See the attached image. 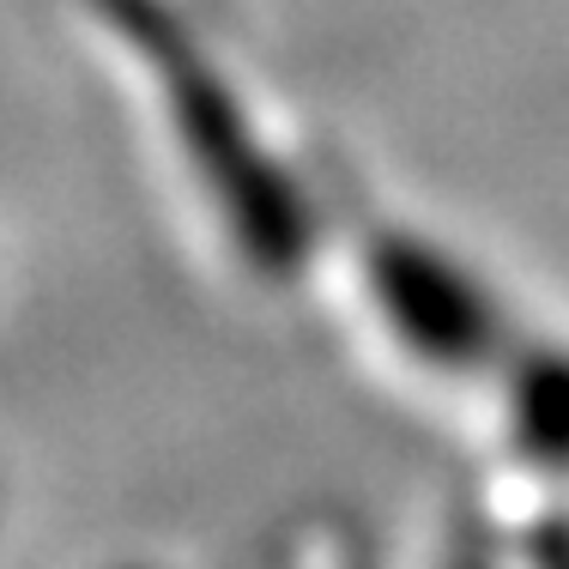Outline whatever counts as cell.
<instances>
[{
    "instance_id": "1",
    "label": "cell",
    "mask_w": 569,
    "mask_h": 569,
    "mask_svg": "<svg viewBox=\"0 0 569 569\" xmlns=\"http://www.w3.org/2000/svg\"><path fill=\"white\" fill-rule=\"evenodd\" d=\"M67 7L86 37H110L133 79L158 86L170 152L219 207L230 249L267 273H284L303 249V219H291L284 207L279 176L261 158L254 116L242 110V86L219 67L207 31L194 43V24L188 12H176V0H67Z\"/></svg>"
}]
</instances>
